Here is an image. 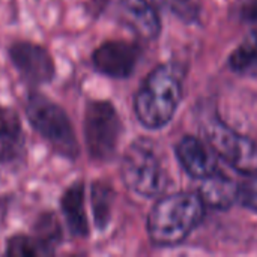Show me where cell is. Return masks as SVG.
<instances>
[{"instance_id": "cell-1", "label": "cell", "mask_w": 257, "mask_h": 257, "mask_svg": "<svg viewBox=\"0 0 257 257\" xmlns=\"http://www.w3.org/2000/svg\"><path fill=\"white\" fill-rule=\"evenodd\" d=\"M203 215L205 203L200 194L176 193L164 197L149 214V238L157 245H176L199 226Z\"/></svg>"}, {"instance_id": "cell-2", "label": "cell", "mask_w": 257, "mask_h": 257, "mask_svg": "<svg viewBox=\"0 0 257 257\" xmlns=\"http://www.w3.org/2000/svg\"><path fill=\"white\" fill-rule=\"evenodd\" d=\"M182 99V80L173 65L157 66L136 95V114L151 130L166 126Z\"/></svg>"}, {"instance_id": "cell-3", "label": "cell", "mask_w": 257, "mask_h": 257, "mask_svg": "<svg viewBox=\"0 0 257 257\" xmlns=\"http://www.w3.org/2000/svg\"><path fill=\"white\" fill-rule=\"evenodd\" d=\"M26 116L33 130L48 142L62 157L74 160L78 155V142L66 111L41 93H30L26 101Z\"/></svg>"}, {"instance_id": "cell-4", "label": "cell", "mask_w": 257, "mask_h": 257, "mask_svg": "<svg viewBox=\"0 0 257 257\" xmlns=\"http://www.w3.org/2000/svg\"><path fill=\"white\" fill-rule=\"evenodd\" d=\"M122 178L130 190L143 197H157L166 190L169 178L154 142L139 139L126 149Z\"/></svg>"}, {"instance_id": "cell-5", "label": "cell", "mask_w": 257, "mask_h": 257, "mask_svg": "<svg viewBox=\"0 0 257 257\" xmlns=\"http://www.w3.org/2000/svg\"><path fill=\"white\" fill-rule=\"evenodd\" d=\"M122 123L108 101H90L84 113V137L93 160L108 161L114 157Z\"/></svg>"}, {"instance_id": "cell-6", "label": "cell", "mask_w": 257, "mask_h": 257, "mask_svg": "<svg viewBox=\"0 0 257 257\" xmlns=\"http://www.w3.org/2000/svg\"><path fill=\"white\" fill-rule=\"evenodd\" d=\"M209 146L235 170L247 175L257 173V145L238 134L218 119H209L203 125Z\"/></svg>"}, {"instance_id": "cell-7", "label": "cell", "mask_w": 257, "mask_h": 257, "mask_svg": "<svg viewBox=\"0 0 257 257\" xmlns=\"http://www.w3.org/2000/svg\"><path fill=\"white\" fill-rule=\"evenodd\" d=\"M9 57L24 80L33 84H44L54 77V62L50 53L41 45L21 41L9 48Z\"/></svg>"}, {"instance_id": "cell-8", "label": "cell", "mask_w": 257, "mask_h": 257, "mask_svg": "<svg viewBox=\"0 0 257 257\" xmlns=\"http://www.w3.org/2000/svg\"><path fill=\"white\" fill-rule=\"evenodd\" d=\"M139 60V48L125 41H107L92 56L93 66L104 75L113 78L130 77Z\"/></svg>"}, {"instance_id": "cell-9", "label": "cell", "mask_w": 257, "mask_h": 257, "mask_svg": "<svg viewBox=\"0 0 257 257\" xmlns=\"http://www.w3.org/2000/svg\"><path fill=\"white\" fill-rule=\"evenodd\" d=\"M211 148V146H209ZM196 137L187 136L176 146V155L188 175L197 179H205L217 173L218 163L214 149H209Z\"/></svg>"}, {"instance_id": "cell-10", "label": "cell", "mask_w": 257, "mask_h": 257, "mask_svg": "<svg viewBox=\"0 0 257 257\" xmlns=\"http://www.w3.org/2000/svg\"><path fill=\"white\" fill-rule=\"evenodd\" d=\"M24 133L18 114L0 105V164H9L23 158Z\"/></svg>"}, {"instance_id": "cell-11", "label": "cell", "mask_w": 257, "mask_h": 257, "mask_svg": "<svg viewBox=\"0 0 257 257\" xmlns=\"http://www.w3.org/2000/svg\"><path fill=\"white\" fill-rule=\"evenodd\" d=\"M120 11L125 21L142 38L154 39L158 36L161 24L157 11L146 0H120Z\"/></svg>"}, {"instance_id": "cell-12", "label": "cell", "mask_w": 257, "mask_h": 257, "mask_svg": "<svg viewBox=\"0 0 257 257\" xmlns=\"http://www.w3.org/2000/svg\"><path fill=\"white\" fill-rule=\"evenodd\" d=\"M60 206L69 232L74 236L86 238L89 233V223L84 209V184L81 181L74 182L65 191Z\"/></svg>"}, {"instance_id": "cell-13", "label": "cell", "mask_w": 257, "mask_h": 257, "mask_svg": "<svg viewBox=\"0 0 257 257\" xmlns=\"http://www.w3.org/2000/svg\"><path fill=\"white\" fill-rule=\"evenodd\" d=\"M200 197L205 205L215 209H229L239 199V187L230 178L214 173L203 179Z\"/></svg>"}, {"instance_id": "cell-14", "label": "cell", "mask_w": 257, "mask_h": 257, "mask_svg": "<svg viewBox=\"0 0 257 257\" xmlns=\"http://www.w3.org/2000/svg\"><path fill=\"white\" fill-rule=\"evenodd\" d=\"M230 68L242 75H257V30H253L230 56Z\"/></svg>"}, {"instance_id": "cell-15", "label": "cell", "mask_w": 257, "mask_h": 257, "mask_svg": "<svg viewBox=\"0 0 257 257\" xmlns=\"http://www.w3.org/2000/svg\"><path fill=\"white\" fill-rule=\"evenodd\" d=\"M54 248L41 241L38 236L27 235H15L8 241L6 254L8 256H51L54 254Z\"/></svg>"}, {"instance_id": "cell-16", "label": "cell", "mask_w": 257, "mask_h": 257, "mask_svg": "<svg viewBox=\"0 0 257 257\" xmlns=\"http://www.w3.org/2000/svg\"><path fill=\"white\" fill-rule=\"evenodd\" d=\"M111 203H113V190L102 182H95L92 185V208L95 224L99 230H102L111 215Z\"/></svg>"}, {"instance_id": "cell-17", "label": "cell", "mask_w": 257, "mask_h": 257, "mask_svg": "<svg viewBox=\"0 0 257 257\" xmlns=\"http://www.w3.org/2000/svg\"><path fill=\"white\" fill-rule=\"evenodd\" d=\"M35 233H36L35 236H38L41 241H44L54 250H56L57 244H60V241H62L60 224H59L56 215L51 212H45L38 218V221L35 224Z\"/></svg>"}, {"instance_id": "cell-18", "label": "cell", "mask_w": 257, "mask_h": 257, "mask_svg": "<svg viewBox=\"0 0 257 257\" xmlns=\"http://www.w3.org/2000/svg\"><path fill=\"white\" fill-rule=\"evenodd\" d=\"M157 2L185 21L197 20L202 9V0H157Z\"/></svg>"}, {"instance_id": "cell-19", "label": "cell", "mask_w": 257, "mask_h": 257, "mask_svg": "<svg viewBox=\"0 0 257 257\" xmlns=\"http://www.w3.org/2000/svg\"><path fill=\"white\" fill-rule=\"evenodd\" d=\"M239 200L248 209L257 211V176L242 184L239 188Z\"/></svg>"}, {"instance_id": "cell-20", "label": "cell", "mask_w": 257, "mask_h": 257, "mask_svg": "<svg viewBox=\"0 0 257 257\" xmlns=\"http://www.w3.org/2000/svg\"><path fill=\"white\" fill-rule=\"evenodd\" d=\"M242 18L250 23H257V0H245L244 2Z\"/></svg>"}]
</instances>
